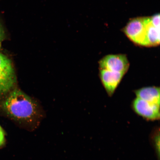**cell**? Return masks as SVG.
I'll return each mask as SVG.
<instances>
[{
	"label": "cell",
	"mask_w": 160,
	"mask_h": 160,
	"mask_svg": "<svg viewBox=\"0 0 160 160\" xmlns=\"http://www.w3.org/2000/svg\"><path fill=\"white\" fill-rule=\"evenodd\" d=\"M160 90L159 87H146L136 90L135 92L138 98L149 103L160 105Z\"/></svg>",
	"instance_id": "cell-7"
},
{
	"label": "cell",
	"mask_w": 160,
	"mask_h": 160,
	"mask_svg": "<svg viewBox=\"0 0 160 160\" xmlns=\"http://www.w3.org/2000/svg\"><path fill=\"white\" fill-rule=\"evenodd\" d=\"M147 38L149 47H155L160 44V28L154 25L151 17H147Z\"/></svg>",
	"instance_id": "cell-8"
},
{
	"label": "cell",
	"mask_w": 160,
	"mask_h": 160,
	"mask_svg": "<svg viewBox=\"0 0 160 160\" xmlns=\"http://www.w3.org/2000/svg\"><path fill=\"white\" fill-rule=\"evenodd\" d=\"M132 108L138 115L146 119L155 121L160 119V105L136 98L133 102Z\"/></svg>",
	"instance_id": "cell-5"
},
{
	"label": "cell",
	"mask_w": 160,
	"mask_h": 160,
	"mask_svg": "<svg viewBox=\"0 0 160 160\" xmlns=\"http://www.w3.org/2000/svg\"><path fill=\"white\" fill-rule=\"evenodd\" d=\"M16 82L17 78L11 60L0 53V95L9 93Z\"/></svg>",
	"instance_id": "cell-3"
},
{
	"label": "cell",
	"mask_w": 160,
	"mask_h": 160,
	"mask_svg": "<svg viewBox=\"0 0 160 160\" xmlns=\"http://www.w3.org/2000/svg\"><path fill=\"white\" fill-rule=\"evenodd\" d=\"M6 37V34L4 29L0 23V44L5 39Z\"/></svg>",
	"instance_id": "cell-10"
},
{
	"label": "cell",
	"mask_w": 160,
	"mask_h": 160,
	"mask_svg": "<svg viewBox=\"0 0 160 160\" xmlns=\"http://www.w3.org/2000/svg\"><path fill=\"white\" fill-rule=\"evenodd\" d=\"M3 107L7 114L21 128L30 132L39 128L44 116L37 102L18 89L9 92Z\"/></svg>",
	"instance_id": "cell-1"
},
{
	"label": "cell",
	"mask_w": 160,
	"mask_h": 160,
	"mask_svg": "<svg viewBox=\"0 0 160 160\" xmlns=\"http://www.w3.org/2000/svg\"><path fill=\"white\" fill-rule=\"evenodd\" d=\"M153 142H154L155 148L156 151L157 152L158 155L159 153V132L158 133V131H156L154 133Z\"/></svg>",
	"instance_id": "cell-9"
},
{
	"label": "cell",
	"mask_w": 160,
	"mask_h": 160,
	"mask_svg": "<svg viewBox=\"0 0 160 160\" xmlns=\"http://www.w3.org/2000/svg\"><path fill=\"white\" fill-rule=\"evenodd\" d=\"M147 17L131 20L124 29L125 35L137 45L149 47L147 38Z\"/></svg>",
	"instance_id": "cell-2"
},
{
	"label": "cell",
	"mask_w": 160,
	"mask_h": 160,
	"mask_svg": "<svg viewBox=\"0 0 160 160\" xmlns=\"http://www.w3.org/2000/svg\"><path fill=\"white\" fill-rule=\"evenodd\" d=\"M100 69L118 72L124 74L129 67V62L127 56L124 54H110L106 55L99 62Z\"/></svg>",
	"instance_id": "cell-4"
},
{
	"label": "cell",
	"mask_w": 160,
	"mask_h": 160,
	"mask_svg": "<svg viewBox=\"0 0 160 160\" xmlns=\"http://www.w3.org/2000/svg\"><path fill=\"white\" fill-rule=\"evenodd\" d=\"M99 74L101 82L110 97L113 94L125 75L105 69H100Z\"/></svg>",
	"instance_id": "cell-6"
}]
</instances>
